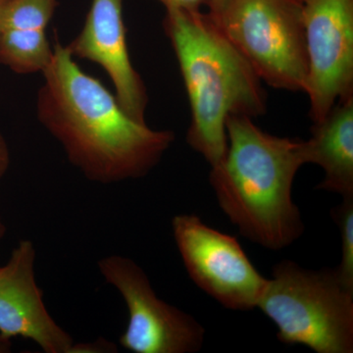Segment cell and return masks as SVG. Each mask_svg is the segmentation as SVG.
I'll return each instance as SVG.
<instances>
[{
  "instance_id": "52a82bcc",
  "label": "cell",
  "mask_w": 353,
  "mask_h": 353,
  "mask_svg": "<svg viewBox=\"0 0 353 353\" xmlns=\"http://www.w3.org/2000/svg\"><path fill=\"white\" fill-rule=\"evenodd\" d=\"M99 270L119 292L129 322L119 343L134 353H194L201 350L205 330L189 313L157 296L143 269L122 255L99 260Z\"/></svg>"
},
{
  "instance_id": "9a60e30c",
  "label": "cell",
  "mask_w": 353,
  "mask_h": 353,
  "mask_svg": "<svg viewBox=\"0 0 353 353\" xmlns=\"http://www.w3.org/2000/svg\"><path fill=\"white\" fill-rule=\"evenodd\" d=\"M117 352V347L113 343L105 340L92 343H74L70 353Z\"/></svg>"
},
{
  "instance_id": "ffe728a7",
  "label": "cell",
  "mask_w": 353,
  "mask_h": 353,
  "mask_svg": "<svg viewBox=\"0 0 353 353\" xmlns=\"http://www.w3.org/2000/svg\"><path fill=\"white\" fill-rule=\"evenodd\" d=\"M299 1L303 2V3H305V2H307L308 0H299Z\"/></svg>"
},
{
  "instance_id": "6da1fadb",
  "label": "cell",
  "mask_w": 353,
  "mask_h": 353,
  "mask_svg": "<svg viewBox=\"0 0 353 353\" xmlns=\"http://www.w3.org/2000/svg\"><path fill=\"white\" fill-rule=\"evenodd\" d=\"M53 48L37 97V116L70 163L102 185L148 175L173 145L175 134L132 119L115 94L79 67L57 34Z\"/></svg>"
},
{
  "instance_id": "8992f818",
  "label": "cell",
  "mask_w": 353,
  "mask_h": 353,
  "mask_svg": "<svg viewBox=\"0 0 353 353\" xmlns=\"http://www.w3.org/2000/svg\"><path fill=\"white\" fill-rule=\"evenodd\" d=\"M172 230L183 266L199 289L230 310L257 308L268 279L253 266L234 236L194 214L176 215Z\"/></svg>"
},
{
  "instance_id": "ac0fdd59",
  "label": "cell",
  "mask_w": 353,
  "mask_h": 353,
  "mask_svg": "<svg viewBox=\"0 0 353 353\" xmlns=\"http://www.w3.org/2000/svg\"><path fill=\"white\" fill-rule=\"evenodd\" d=\"M6 233V227L4 225L3 221H2V218L0 217V241L3 239L4 234Z\"/></svg>"
},
{
  "instance_id": "2e32d148",
  "label": "cell",
  "mask_w": 353,
  "mask_h": 353,
  "mask_svg": "<svg viewBox=\"0 0 353 353\" xmlns=\"http://www.w3.org/2000/svg\"><path fill=\"white\" fill-rule=\"evenodd\" d=\"M163 4L166 10L170 9H185V10H201L202 6H206L208 0H158Z\"/></svg>"
},
{
  "instance_id": "4fadbf2b",
  "label": "cell",
  "mask_w": 353,
  "mask_h": 353,
  "mask_svg": "<svg viewBox=\"0 0 353 353\" xmlns=\"http://www.w3.org/2000/svg\"><path fill=\"white\" fill-rule=\"evenodd\" d=\"M58 0H9L0 12V32L8 30H46Z\"/></svg>"
},
{
  "instance_id": "ba28073f",
  "label": "cell",
  "mask_w": 353,
  "mask_h": 353,
  "mask_svg": "<svg viewBox=\"0 0 353 353\" xmlns=\"http://www.w3.org/2000/svg\"><path fill=\"white\" fill-rule=\"evenodd\" d=\"M309 117L319 122L353 97V0H308L303 7Z\"/></svg>"
},
{
  "instance_id": "7c38bea8",
  "label": "cell",
  "mask_w": 353,
  "mask_h": 353,
  "mask_svg": "<svg viewBox=\"0 0 353 353\" xmlns=\"http://www.w3.org/2000/svg\"><path fill=\"white\" fill-rule=\"evenodd\" d=\"M54 48L46 30H8L0 32V64L19 75L43 74Z\"/></svg>"
},
{
  "instance_id": "30bf717a",
  "label": "cell",
  "mask_w": 353,
  "mask_h": 353,
  "mask_svg": "<svg viewBox=\"0 0 353 353\" xmlns=\"http://www.w3.org/2000/svg\"><path fill=\"white\" fill-rule=\"evenodd\" d=\"M66 48L74 58L99 64L113 83L125 112L146 123L148 90L130 57L123 0H92L83 29Z\"/></svg>"
},
{
  "instance_id": "277c9868",
  "label": "cell",
  "mask_w": 353,
  "mask_h": 353,
  "mask_svg": "<svg viewBox=\"0 0 353 353\" xmlns=\"http://www.w3.org/2000/svg\"><path fill=\"white\" fill-rule=\"evenodd\" d=\"M257 308L275 324L281 343L317 353L353 352V292L336 269L311 270L283 260Z\"/></svg>"
},
{
  "instance_id": "e0dca14e",
  "label": "cell",
  "mask_w": 353,
  "mask_h": 353,
  "mask_svg": "<svg viewBox=\"0 0 353 353\" xmlns=\"http://www.w3.org/2000/svg\"><path fill=\"white\" fill-rule=\"evenodd\" d=\"M10 165V152L6 139L0 134V181L2 180Z\"/></svg>"
},
{
  "instance_id": "9c48e42d",
  "label": "cell",
  "mask_w": 353,
  "mask_h": 353,
  "mask_svg": "<svg viewBox=\"0 0 353 353\" xmlns=\"http://www.w3.org/2000/svg\"><path fill=\"white\" fill-rule=\"evenodd\" d=\"M37 252L22 240L0 266V348L14 338L36 343L46 353H70L74 340L54 321L36 280Z\"/></svg>"
},
{
  "instance_id": "5b68a950",
  "label": "cell",
  "mask_w": 353,
  "mask_h": 353,
  "mask_svg": "<svg viewBox=\"0 0 353 353\" xmlns=\"http://www.w3.org/2000/svg\"><path fill=\"white\" fill-rule=\"evenodd\" d=\"M208 16L276 90L305 92L308 62L299 0H208Z\"/></svg>"
},
{
  "instance_id": "5bb4252c",
  "label": "cell",
  "mask_w": 353,
  "mask_h": 353,
  "mask_svg": "<svg viewBox=\"0 0 353 353\" xmlns=\"http://www.w3.org/2000/svg\"><path fill=\"white\" fill-rule=\"evenodd\" d=\"M331 216L340 230L341 259L336 268L341 284L353 292V197L343 199V202L332 209Z\"/></svg>"
},
{
  "instance_id": "3957f363",
  "label": "cell",
  "mask_w": 353,
  "mask_h": 353,
  "mask_svg": "<svg viewBox=\"0 0 353 353\" xmlns=\"http://www.w3.org/2000/svg\"><path fill=\"white\" fill-rule=\"evenodd\" d=\"M163 29L189 97L192 118L188 145L211 168L219 164L227 152L228 117L246 116L253 119L266 113L263 82L208 13L166 10Z\"/></svg>"
},
{
  "instance_id": "d6986e66",
  "label": "cell",
  "mask_w": 353,
  "mask_h": 353,
  "mask_svg": "<svg viewBox=\"0 0 353 353\" xmlns=\"http://www.w3.org/2000/svg\"><path fill=\"white\" fill-rule=\"evenodd\" d=\"M9 0H0V12L3 10L4 7L8 3Z\"/></svg>"
},
{
  "instance_id": "7a4b0ae2",
  "label": "cell",
  "mask_w": 353,
  "mask_h": 353,
  "mask_svg": "<svg viewBox=\"0 0 353 353\" xmlns=\"http://www.w3.org/2000/svg\"><path fill=\"white\" fill-rule=\"evenodd\" d=\"M226 130V154L209 175L220 208L252 243L289 248L304 233L292 199L296 173L307 164L304 139L268 134L246 116L228 117Z\"/></svg>"
},
{
  "instance_id": "8fae6325",
  "label": "cell",
  "mask_w": 353,
  "mask_h": 353,
  "mask_svg": "<svg viewBox=\"0 0 353 353\" xmlns=\"http://www.w3.org/2000/svg\"><path fill=\"white\" fill-rule=\"evenodd\" d=\"M304 145L307 164L324 171L316 189L353 197V97L338 102L321 121L313 123Z\"/></svg>"
}]
</instances>
